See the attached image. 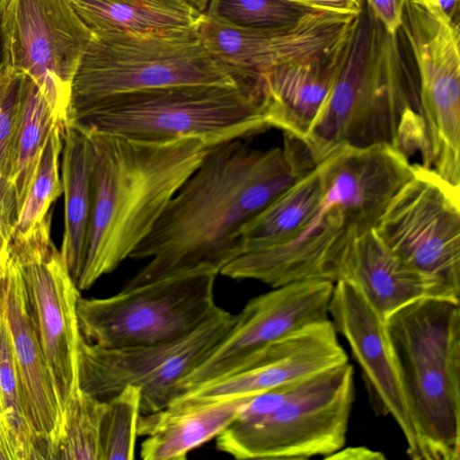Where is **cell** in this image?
<instances>
[{
  "label": "cell",
  "instance_id": "13",
  "mask_svg": "<svg viewBox=\"0 0 460 460\" xmlns=\"http://www.w3.org/2000/svg\"><path fill=\"white\" fill-rule=\"evenodd\" d=\"M5 32L7 64L37 84L65 124L92 31L70 0H9Z\"/></svg>",
  "mask_w": 460,
  "mask_h": 460
},
{
  "label": "cell",
  "instance_id": "21",
  "mask_svg": "<svg viewBox=\"0 0 460 460\" xmlns=\"http://www.w3.org/2000/svg\"><path fill=\"white\" fill-rule=\"evenodd\" d=\"M348 36L323 56L261 75L270 128L281 129L283 134L303 142L333 84Z\"/></svg>",
  "mask_w": 460,
  "mask_h": 460
},
{
  "label": "cell",
  "instance_id": "37",
  "mask_svg": "<svg viewBox=\"0 0 460 460\" xmlns=\"http://www.w3.org/2000/svg\"><path fill=\"white\" fill-rule=\"evenodd\" d=\"M9 0H0V66L6 61V13Z\"/></svg>",
  "mask_w": 460,
  "mask_h": 460
},
{
  "label": "cell",
  "instance_id": "19",
  "mask_svg": "<svg viewBox=\"0 0 460 460\" xmlns=\"http://www.w3.org/2000/svg\"><path fill=\"white\" fill-rule=\"evenodd\" d=\"M339 279L359 289L384 321L419 299L460 301V292L404 262L382 243L374 229L353 241L343 258Z\"/></svg>",
  "mask_w": 460,
  "mask_h": 460
},
{
  "label": "cell",
  "instance_id": "40",
  "mask_svg": "<svg viewBox=\"0 0 460 460\" xmlns=\"http://www.w3.org/2000/svg\"><path fill=\"white\" fill-rule=\"evenodd\" d=\"M196 6V8L199 11V8L202 4L203 0H191Z\"/></svg>",
  "mask_w": 460,
  "mask_h": 460
},
{
  "label": "cell",
  "instance_id": "27",
  "mask_svg": "<svg viewBox=\"0 0 460 460\" xmlns=\"http://www.w3.org/2000/svg\"><path fill=\"white\" fill-rule=\"evenodd\" d=\"M0 398L17 460H43L26 419L7 326L0 308Z\"/></svg>",
  "mask_w": 460,
  "mask_h": 460
},
{
  "label": "cell",
  "instance_id": "15",
  "mask_svg": "<svg viewBox=\"0 0 460 460\" xmlns=\"http://www.w3.org/2000/svg\"><path fill=\"white\" fill-rule=\"evenodd\" d=\"M357 16L311 11L288 26L251 29L203 14L197 30L209 53L240 82L257 84L274 68L332 51L349 35Z\"/></svg>",
  "mask_w": 460,
  "mask_h": 460
},
{
  "label": "cell",
  "instance_id": "17",
  "mask_svg": "<svg viewBox=\"0 0 460 460\" xmlns=\"http://www.w3.org/2000/svg\"><path fill=\"white\" fill-rule=\"evenodd\" d=\"M329 316L359 366L374 413L393 418L405 438L407 456L418 460L417 436L395 372L385 321L359 289L342 279L334 283Z\"/></svg>",
  "mask_w": 460,
  "mask_h": 460
},
{
  "label": "cell",
  "instance_id": "9",
  "mask_svg": "<svg viewBox=\"0 0 460 460\" xmlns=\"http://www.w3.org/2000/svg\"><path fill=\"white\" fill-rule=\"evenodd\" d=\"M219 274L198 269L102 298L79 297L76 314L83 338L103 348L147 345L179 338L204 323L218 307Z\"/></svg>",
  "mask_w": 460,
  "mask_h": 460
},
{
  "label": "cell",
  "instance_id": "30",
  "mask_svg": "<svg viewBox=\"0 0 460 460\" xmlns=\"http://www.w3.org/2000/svg\"><path fill=\"white\" fill-rule=\"evenodd\" d=\"M199 12L237 27L274 29L291 25L311 11L286 0H203Z\"/></svg>",
  "mask_w": 460,
  "mask_h": 460
},
{
  "label": "cell",
  "instance_id": "33",
  "mask_svg": "<svg viewBox=\"0 0 460 460\" xmlns=\"http://www.w3.org/2000/svg\"><path fill=\"white\" fill-rule=\"evenodd\" d=\"M383 28L391 35H398L402 24L406 0H365Z\"/></svg>",
  "mask_w": 460,
  "mask_h": 460
},
{
  "label": "cell",
  "instance_id": "6",
  "mask_svg": "<svg viewBox=\"0 0 460 460\" xmlns=\"http://www.w3.org/2000/svg\"><path fill=\"white\" fill-rule=\"evenodd\" d=\"M355 399L348 361L251 396L216 437L235 459H326L346 444Z\"/></svg>",
  "mask_w": 460,
  "mask_h": 460
},
{
  "label": "cell",
  "instance_id": "36",
  "mask_svg": "<svg viewBox=\"0 0 460 460\" xmlns=\"http://www.w3.org/2000/svg\"><path fill=\"white\" fill-rule=\"evenodd\" d=\"M151 4L154 6L201 13L191 0H119Z\"/></svg>",
  "mask_w": 460,
  "mask_h": 460
},
{
  "label": "cell",
  "instance_id": "8",
  "mask_svg": "<svg viewBox=\"0 0 460 460\" xmlns=\"http://www.w3.org/2000/svg\"><path fill=\"white\" fill-rule=\"evenodd\" d=\"M180 84L255 86L240 82L209 53L197 24L142 33L95 31L73 79L66 120L115 93Z\"/></svg>",
  "mask_w": 460,
  "mask_h": 460
},
{
  "label": "cell",
  "instance_id": "18",
  "mask_svg": "<svg viewBox=\"0 0 460 460\" xmlns=\"http://www.w3.org/2000/svg\"><path fill=\"white\" fill-rule=\"evenodd\" d=\"M337 334L330 318L307 325L247 358L234 375L182 397L224 399L254 395L346 363L348 355Z\"/></svg>",
  "mask_w": 460,
  "mask_h": 460
},
{
  "label": "cell",
  "instance_id": "25",
  "mask_svg": "<svg viewBox=\"0 0 460 460\" xmlns=\"http://www.w3.org/2000/svg\"><path fill=\"white\" fill-rule=\"evenodd\" d=\"M70 2L92 32L142 33L168 31L195 25L203 15L119 0H70Z\"/></svg>",
  "mask_w": 460,
  "mask_h": 460
},
{
  "label": "cell",
  "instance_id": "38",
  "mask_svg": "<svg viewBox=\"0 0 460 460\" xmlns=\"http://www.w3.org/2000/svg\"><path fill=\"white\" fill-rule=\"evenodd\" d=\"M445 13L454 19L455 11L457 9L458 0H431Z\"/></svg>",
  "mask_w": 460,
  "mask_h": 460
},
{
  "label": "cell",
  "instance_id": "20",
  "mask_svg": "<svg viewBox=\"0 0 460 460\" xmlns=\"http://www.w3.org/2000/svg\"><path fill=\"white\" fill-rule=\"evenodd\" d=\"M252 395L224 399L191 396L172 401L166 408L141 414L138 436L143 460H182L193 449L220 434Z\"/></svg>",
  "mask_w": 460,
  "mask_h": 460
},
{
  "label": "cell",
  "instance_id": "22",
  "mask_svg": "<svg viewBox=\"0 0 460 460\" xmlns=\"http://www.w3.org/2000/svg\"><path fill=\"white\" fill-rule=\"evenodd\" d=\"M61 153L65 232L60 252L75 284L84 261L93 202V150L88 134L65 124Z\"/></svg>",
  "mask_w": 460,
  "mask_h": 460
},
{
  "label": "cell",
  "instance_id": "2",
  "mask_svg": "<svg viewBox=\"0 0 460 460\" xmlns=\"http://www.w3.org/2000/svg\"><path fill=\"white\" fill-rule=\"evenodd\" d=\"M316 165L323 195L303 230L282 244L239 255L220 275L271 288L309 279L335 283L353 241L375 228L414 169L410 158L390 145L342 146Z\"/></svg>",
  "mask_w": 460,
  "mask_h": 460
},
{
  "label": "cell",
  "instance_id": "24",
  "mask_svg": "<svg viewBox=\"0 0 460 460\" xmlns=\"http://www.w3.org/2000/svg\"><path fill=\"white\" fill-rule=\"evenodd\" d=\"M58 120L60 119L37 84L24 75L20 114L7 167V177L16 191L19 213L34 176L41 150Z\"/></svg>",
  "mask_w": 460,
  "mask_h": 460
},
{
  "label": "cell",
  "instance_id": "32",
  "mask_svg": "<svg viewBox=\"0 0 460 460\" xmlns=\"http://www.w3.org/2000/svg\"><path fill=\"white\" fill-rule=\"evenodd\" d=\"M18 216L15 189L9 180H3L0 181V261L15 232Z\"/></svg>",
  "mask_w": 460,
  "mask_h": 460
},
{
  "label": "cell",
  "instance_id": "11",
  "mask_svg": "<svg viewBox=\"0 0 460 460\" xmlns=\"http://www.w3.org/2000/svg\"><path fill=\"white\" fill-rule=\"evenodd\" d=\"M51 213L24 233L13 234L8 250L24 285L29 311L63 410L80 392V290L50 237Z\"/></svg>",
  "mask_w": 460,
  "mask_h": 460
},
{
  "label": "cell",
  "instance_id": "5",
  "mask_svg": "<svg viewBox=\"0 0 460 460\" xmlns=\"http://www.w3.org/2000/svg\"><path fill=\"white\" fill-rule=\"evenodd\" d=\"M428 297L385 320L418 460L460 459V305Z\"/></svg>",
  "mask_w": 460,
  "mask_h": 460
},
{
  "label": "cell",
  "instance_id": "10",
  "mask_svg": "<svg viewBox=\"0 0 460 460\" xmlns=\"http://www.w3.org/2000/svg\"><path fill=\"white\" fill-rule=\"evenodd\" d=\"M236 314L218 306L199 326L171 341L120 348L79 344L80 389L105 401L127 385L141 392V413L166 408L177 385L218 347L232 330Z\"/></svg>",
  "mask_w": 460,
  "mask_h": 460
},
{
  "label": "cell",
  "instance_id": "4",
  "mask_svg": "<svg viewBox=\"0 0 460 460\" xmlns=\"http://www.w3.org/2000/svg\"><path fill=\"white\" fill-rule=\"evenodd\" d=\"M84 131L93 150V202L84 261L75 283L80 291L130 257L209 146L197 137L144 142Z\"/></svg>",
  "mask_w": 460,
  "mask_h": 460
},
{
  "label": "cell",
  "instance_id": "23",
  "mask_svg": "<svg viewBox=\"0 0 460 460\" xmlns=\"http://www.w3.org/2000/svg\"><path fill=\"white\" fill-rule=\"evenodd\" d=\"M323 190L321 172L315 164L243 227L241 254L282 244L295 238L314 215Z\"/></svg>",
  "mask_w": 460,
  "mask_h": 460
},
{
  "label": "cell",
  "instance_id": "34",
  "mask_svg": "<svg viewBox=\"0 0 460 460\" xmlns=\"http://www.w3.org/2000/svg\"><path fill=\"white\" fill-rule=\"evenodd\" d=\"M298 7L316 12L357 16L362 9L363 0H286Z\"/></svg>",
  "mask_w": 460,
  "mask_h": 460
},
{
  "label": "cell",
  "instance_id": "26",
  "mask_svg": "<svg viewBox=\"0 0 460 460\" xmlns=\"http://www.w3.org/2000/svg\"><path fill=\"white\" fill-rule=\"evenodd\" d=\"M141 414V392L136 386L127 385L105 400L100 426L99 460L134 458Z\"/></svg>",
  "mask_w": 460,
  "mask_h": 460
},
{
  "label": "cell",
  "instance_id": "3",
  "mask_svg": "<svg viewBox=\"0 0 460 460\" xmlns=\"http://www.w3.org/2000/svg\"><path fill=\"white\" fill-rule=\"evenodd\" d=\"M303 143L316 164L342 146L390 145L429 165L418 78L365 0L346 40L331 90Z\"/></svg>",
  "mask_w": 460,
  "mask_h": 460
},
{
  "label": "cell",
  "instance_id": "12",
  "mask_svg": "<svg viewBox=\"0 0 460 460\" xmlns=\"http://www.w3.org/2000/svg\"><path fill=\"white\" fill-rule=\"evenodd\" d=\"M374 231L404 262L460 292V189L433 169L414 164Z\"/></svg>",
  "mask_w": 460,
  "mask_h": 460
},
{
  "label": "cell",
  "instance_id": "7",
  "mask_svg": "<svg viewBox=\"0 0 460 460\" xmlns=\"http://www.w3.org/2000/svg\"><path fill=\"white\" fill-rule=\"evenodd\" d=\"M265 99L263 84L149 88L102 98L68 117L65 124L144 142L197 137L212 146L270 128Z\"/></svg>",
  "mask_w": 460,
  "mask_h": 460
},
{
  "label": "cell",
  "instance_id": "29",
  "mask_svg": "<svg viewBox=\"0 0 460 460\" xmlns=\"http://www.w3.org/2000/svg\"><path fill=\"white\" fill-rule=\"evenodd\" d=\"M105 401L80 390L64 410L55 460H99L100 426Z\"/></svg>",
  "mask_w": 460,
  "mask_h": 460
},
{
  "label": "cell",
  "instance_id": "1",
  "mask_svg": "<svg viewBox=\"0 0 460 460\" xmlns=\"http://www.w3.org/2000/svg\"><path fill=\"white\" fill-rule=\"evenodd\" d=\"M252 147L248 138L209 146L129 259L148 260L123 288L198 269L220 275L241 254L243 227L314 163L303 142Z\"/></svg>",
  "mask_w": 460,
  "mask_h": 460
},
{
  "label": "cell",
  "instance_id": "14",
  "mask_svg": "<svg viewBox=\"0 0 460 460\" xmlns=\"http://www.w3.org/2000/svg\"><path fill=\"white\" fill-rule=\"evenodd\" d=\"M333 287L329 280H302L251 298L224 341L177 385L172 401L234 375L243 360L273 341L329 319Z\"/></svg>",
  "mask_w": 460,
  "mask_h": 460
},
{
  "label": "cell",
  "instance_id": "35",
  "mask_svg": "<svg viewBox=\"0 0 460 460\" xmlns=\"http://www.w3.org/2000/svg\"><path fill=\"white\" fill-rule=\"evenodd\" d=\"M326 459L336 460H384L385 456L382 452L374 451L367 447H343L329 456Z\"/></svg>",
  "mask_w": 460,
  "mask_h": 460
},
{
  "label": "cell",
  "instance_id": "31",
  "mask_svg": "<svg viewBox=\"0 0 460 460\" xmlns=\"http://www.w3.org/2000/svg\"><path fill=\"white\" fill-rule=\"evenodd\" d=\"M23 75L8 64L0 66V181L9 180L8 160L20 114Z\"/></svg>",
  "mask_w": 460,
  "mask_h": 460
},
{
  "label": "cell",
  "instance_id": "16",
  "mask_svg": "<svg viewBox=\"0 0 460 460\" xmlns=\"http://www.w3.org/2000/svg\"><path fill=\"white\" fill-rule=\"evenodd\" d=\"M0 308L9 333L26 419L43 460H55L63 405L29 311L21 272L8 247L0 261Z\"/></svg>",
  "mask_w": 460,
  "mask_h": 460
},
{
  "label": "cell",
  "instance_id": "28",
  "mask_svg": "<svg viewBox=\"0 0 460 460\" xmlns=\"http://www.w3.org/2000/svg\"><path fill=\"white\" fill-rule=\"evenodd\" d=\"M64 129V122L58 120L47 137L14 234L24 233L40 222L49 213L52 202L63 193L58 158L63 148Z\"/></svg>",
  "mask_w": 460,
  "mask_h": 460
},
{
  "label": "cell",
  "instance_id": "39",
  "mask_svg": "<svg viewBox=\"0 0 460 460\" xmlns=\"http://www.w3.org/2000/svg\"><path fill=\"white\" fill-rule=\"evenodd\" d=\"M0 436L7 438L11 441L12 446H13L11 435H10V432H9V429H8V427H7V424H6L4 416V412H3V406H2V402H1V398H0Z\"/></svg>",
  "mask_w": 460,
  "mask_h": 460
}]
</instances>
